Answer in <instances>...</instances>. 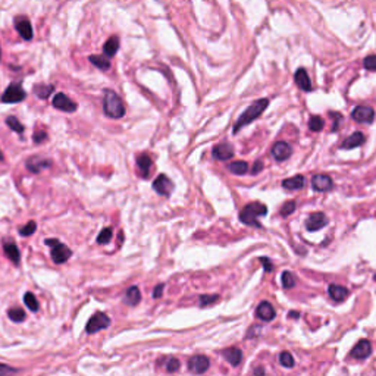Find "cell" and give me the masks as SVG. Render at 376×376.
I'll list each match as a JSON object with an SVG mask.
<instances>
[{
	"instance_id": "obj_1",
	"label": "cell",
	"mask_w": 376,
	"mask_h": 376,
	"mask_svg": "<svg viewBox=\"0 0 376 376\" xmlns=\"http://www.w3.org/2000/svg\"><path fill=\"white\" fill-rule=\"evenodd\" d=\"M268 105H269V100H268V99H259V100L253 102V103L240 115L238 121L235 122V125H234V134H238L243 126H246V125H249V124H251L253 121H256V119L266 110Z\"/></svg>"
},
{
	"instance_id": "obj_2",
	"label": "cell",
	"mask_w": 376,
	"mask_h": 376,
	"mask_svg": "<svg viewBox=\"0 0 376 376\" xmlns=\"http://www.w3.org/2000/svg\"><path fill=\"white\" fill-rule=\"evenodd\" d=\"M268 213V207L263 203L254 201V203H249L247 206L243 207L241 213H240V220L249 227H259L260 228V223L257 222L259 216H265Z\"/></svg>"
},
{
	"instance_id": "obj_3",
	"label": "cell",
	"mask_w": 376,
	"mask_h": 376,
	"mask_svg": "<svg viewBox=\"0 0 376 376\" xmlns=\"http://www.w3.org/2000/svg\"><path fill=\"white\" fill-rule=\"evenodd\" d=\"M103 109H105V113L112 119H121L125 115V107L121 97L112 90H105Z\"/></svg>"
},
{
	"instance_id": "obj_4",
	"label": "cell",
	"mask_w": 376,
	"mask_h": 376,
	"mask_svg": "<svg viewBox=\"0 0 376 376\" xmlns=\"http://www.w3.org/2000/svg\"><path fill=\"white\" fill-rule=\"evenodd\" d=\"M25 97H27V93L22 89V86L19 83H12L2 94V102L3 103H19V102L25 100Z\"/></svg>"
},
{
	"instance_id": "obj_5",
	"label": "cell",
	"mask_w": 376,
	"mask_h": 376,
	"mask_svg": "<svg viewBox=\"0 0 376 376\" xmlns=\"http://www.w3.org/2000/svg\"><path fill=\"white\" fill-rule=\"evenodd\" d=\"M109 325H110L109 316L103 312H97L90 318V321L86 326V331H87V334H96L102 329H106Z\"/></svg>"
},
{
	"instance_id": "obj_6",
	"label": "cell",
	"mask_w": 376,
	"mask_h": 376,
	"mask_svg": "<svg viewBox=\"0 0 376 376\" xmlns=\"http://www.w3.org/2000/svg\"><path fill=\"white\" fill-rule=\"evenodd\" d=\"M328 223H329L328 216L322 212H316V213H312L306 219V228H307V231H318V230L325 228Z\"/></svg>"
},
{
	"instance_id": "obj_7",
	"label": "cell",
	"mask_w": 376,
	"mask_h": 376,
	"mask_svg": "<svg viewBox=\"0 0 376 376\" xmlns=\"http://www.w3.org/2000/svg\"><path fill=\"white\" fill-rule=\"evenodd\" d=\"M53 106L62 112H68V113H72L77 110L78 105L75 103L73 100H71L65 93H57L54 97H53Z\"/></svg>"
},
{
	"instance_id": "obj_8",
	"label": "cell",
	"mask_w": 376,
	"mask_h": 376,
	"mask_svg": "<svg viewBox=\"0 0 376 376\" xmlns=\"http://www.w3.org/2000/svg\"><path fill=\"white\" fill-rule=\"evenodd\" d=\"M351 118L360 124H370L375 119V110L369 106H357L351 112Z\"/></svg>"
},
{
	"instance_id": "obj_9",
	"label": "cell",
	"mask_w": 376,
	"mask_h": 376,
	"mask_svg": "<svg viewBox=\"0 0 376 376\" xmlns=\"http://www.w3.org/2000/svg\"><path fill=\"white\" fill-rule=\"evenodd\" d=\"M210 366V361L206 356L203 354H197V356H193L190 360H188V369L190 372L196 373V375H201L204 373Z\"/></svg>"
},
{
	"instance_id": "obj_10",
	"label": "cell",
	"mask_w": 376,
	"mask_h": 376,
	"mask_svg": "<svg viewBox=\"0 0 376 376\" xmlns=\"http://www.w3.org/2000/svg\"><path fill=\"white\" fill-rule=\"evenodd\" d=\"M212 155L217 161H228L234 156V147L230 143H220L213 147Z\"/></svg>"
},
{
	"instance_id": "obj_11",
	"label": "cell",
	"mask_w": 376,
	"mask_h": 376,
	"mask_svg": "<svg viewBox=\"0 0 376 376\" xmlns=\"http://www.w3.org/2000/svg\"><path fill=\"white\" fill-rule=\"evenodd\" d=\"M172 188H174V182L166 177V175H159L156 179H155V182H153V190L158 193V194H161V196H165V197H168L171 193H172Z\"/></svg>"
},
{
	"instance_id": "obj_12",
	"label": "cell",
	"mask_w": 376,
	"mask_h": 376,
	"mask_svg": "<svg viewBox=\"0 0 376 376\" xmlns=\"http://www.w3.org/2000/svg\"><path fill=\"white\" fill-rule=\"evenodd\" d=\"M50 256H52L53 263L62 265V263H65V262L72 256V251H71L65 244H60V243H59V244H56L54 247H52Z\"/></svg>"
},
{
	"instance_id": "obj_13",
	"label": "cell",
	"mask_w": 376,
	"mask_h": 376,
	"mask_svg": "<svg viewBox=\"0 0 376 376\" xmlns=\"http://www.w3.org/2000/svg\"><path fill=\"white\" fill-rule=\"evenodd\" d=\"M291 153H292V148H291V145H289L288 143H285V141H278V143H275L273 147H272V156H273L276 161H279V162L286 161V159L291 156Z\"/></svg>"
},
{
	"instance_id": "obj_14",
	"label": "cell",
	"mask_w": 376,
	"mask_h": 376,
	"mask_svg": "<svg viewBox=\"0 0 376 376\" xmlns=\"http://www.w3.org/2000/svg\"><path fill=\"white\" fill-rule=\"evenodd\" d=\"M370 354H372V345L367 340H360L351 350V357L357 358V360L367 358Z\"/></svg>"
},
{
	"instance_id": "obj_15",
	"label": "cell",
	"mask_w": 376,
	"mask_h": 376,
	"mask_svg": "<svg viewBox=\"0 0 376 376\" xmlns=\"http://www.w3.org/2000/svg\"><path fill=\"white\" fill-rule=\"evenodd\" d=\"M256 316H257L260 321H263V322H270V321L275 319L276 312H275L273 306H272L269 302H262V303L257 306V309H256Z\"/></svg>"
},
{
	"instance_id": "obj_16",
	"label": "cell",
	"mask_w": 376,
	"mask_h": 376,
	"mask_svg": "<svg viewBox=\"0 0 376 376\" xmlns=\"http://www.w3.org/2000/svg\"><path fill=\"white\" fill-rule=\"evenodd\" d=\"M334 182H332V178L329 175H325V174H319V175H315L312 178V187L313 190L316 191H329L332 188Z\"/></svg>"
},
{
	"instance_id": "obj_17",
	"label": "cell",
	"mask_w": 376,
	"mask_h": 376,
	"mask_svg": "<svg viewBox=\"0 0 376 376\" xmlns=\"http://www.w3.org/2000/svg\"><path fill=\"white\" fill-rule=\"evenodd\" d=\"M15 28L24 40H31L33 38V25L27 18H24V17L17 18L15 19Z\"/></svg>"
},
{
	"instance_id": "obj_18",
	"label": "cell",
	"mask_w": 376,
	"mask_h": 376,
	"mask_svg": "<svg viewBox=\"0 0 376 376\" xmlns=\"http://www.w3.org/2000/svg\"><path fill=\"white\" fill-rule=\"evenodd\" d=\"M294 80L297 83V86L304 90V91H310L312 90V83H310V78H309V73L304 68H298L294 73Z\"/></svg>"
},
{
	"instance_id": "obj_19",
	"label": "cell",
	"mask_w": 376,
	"mask_h": 376,
	"mask_svg": "<svg viewBox=\"0 0 376 376\" xmlns=\"http://www.w3.org/2000/svg\"><path fill=\"white\" fill-rule=\"evenodd\" d=\"M328 294H329V297L334 300V302L340 303V302H344V300L348 297L350 291H348L345 286H342V285L331 284V285L328 286Z\"/></svg>"
},
{
	"instance_id": "obj_20",
	"label": "cell",
	"mask_w": 376,
	"mask_h": 376,
	"mask_svg": "<svg viewBox=\"0 0 376 376\" xmlns=\"http://www.w3.org/2000/svg\"><path fill=\"white\" fill-rule=\"evenodd\" d=\"M152 165H153V161H152V158H150V156H147V155L137 156V166H138L143 178H148L150 171H152Z\"/></svg>"
},
{
	"instance_id": "obj_21",
	"label": "cell",
	"mask_w": 376,
	"mask_h": 376,
	"mask_svg": "<svg viewBox=\"0 0 376 376\" xmlns=\"http://www.w3.org/2000/svg\"><path fill=\"white\" fill-rule=\"evenodd\" d=\"M223 357L227 358V361L233 366H238L243 360V351L237 347H231V348H227L223 350Z\"/></svg>"
},
{
	"instance_id": "obj_22",
	"label": "cell",
	"mask_w": 376,
	"mask_h": 376,
	"mask_svg": "<svg viewBox=\"0 0 376 376\" xmlns=\"http://www.w3.org/2000/svg\"><path fill=\"white\" fill-rule=\"evenodd\" d=\"M49 166H52V162L47 159H43V158H31L27 161V168L34 174H38L41 169L49 168Z\"/></svg>"
},
{
	"instance_id": "obj_23",
	"label": "cell",
	"mask_w": 376,
	"mask_h": 376,
	"mask_svg": "<svg viewBox=\"0 0 376 376\" xmlns=\"http://www.w3.org/2000/svg\"><path fill=\"white\" fill-rule=\"evenodd\" d=\"M364 143V135L361 134V132H353L351 135H348L345 140H344V143L341 144V148H354V147H358V145H361Z\"/></svg>"
},
{
	"instance_id": "obj_24",
	"label": "cell",
	"mask_w": 376,
	"mask_h": 376,
	"mask_svg": "<svg viewBox=\"0 0 376 376\" xmlns=\"http://www.w3.org/2000/svg\"><path fill=\"white\" fill-rule=\"evenodd\" d=\"M124 302L128 306H137L141 302V292H140L138 286H129L126 289L125 297H124Z\"/></svg>"
},
{
	"instance_id": "obj_25",
	"label": "cell",
	"mask_w": 376,
	"mask_h": 376,
	"mask_svg": "<svg viewBox=\"0 0 376 376\" xmlns=\"http://www.w3.org/2000/svg\"><path fill=\"white\" fill-rule=\"evenodd\" d=\"M3 250H5V254L11 259V262L14 265H18L19 263V250L17 247V244L14 241H5L3 243Z\"/></svg>"
},
{
	"instance_id": "obj_26",
	"label": "cell",
	"mask_w": 376,
	"mask_h": 376,
	"mask_svg": "<svg viewBox=\"0 0 376 376\" xmlns=\"http://www.w3.org/2000/svg\"><path fill=\"white\" fill-rule=\"evenodd\" d=\"M282 187L286 190H302L304 187V177L295 175L292 178H286L282 181Z\"/></svg>"
},
{
	"instance_id": "obj_27",
	"label": "cell",
	"mask_w": 376,
	"mask_h": 376,
	"mask_svg": "<svg viewBox=\"0 0 376 376\" xmlns=\"http://www.w3.org/2000/svg\"><path fill=\"white\" fill-rule=\"evenodd\" d=\"M118 49H119V37L116 36H112L103 46V52L106 56H115Z\"/></svg>"
},
{
	"instance_id": "obj_28",
	"label": "cell",
	"mask_w": 376,
	"mask_h": 376,
	"mask_svg": "<svg viewBox=\"0 0 376 376\" xmlns=\"http://www.w3.org/2000/svg\"><path fill=\"white\" fill-rule=\"evenodd\" d=\"M228 169H230V172H233L235 175H244V174L249 172V163L244 162V161H237V162L230 163Z\"/></svg>"
},
{
	"instance_id": "obj_29",
	"label": "cell",
	"mask_w": 376,
	"mask_h": 376,
	"mask_svg": "<svg viewBox=\"0 0 376 376\" xmlns=\"http://www.w3.org/2000/svg\"><path fill=\"white\" fill-rule=\"evenodd\" d=\"M89 60H90L94 66H97L99 69H102V71H107V69L110 68V60L106 59L105 56L91 54V56H89Z\"/></svg>"
},
{
	"instance_id": "obj_30",
	"label": "cell",
	"mask_w": 376,
	"mask_h": 376,
	"mask_svg": "<svg viewBox=\"0 0 376 376\" xmlns=\"http://www.w3.org/2000/svg\"><path fill=\"white\" fill-rule=\"evenodd\" d=\"M6 125H8L12 131L18 132V134H22V132H24V129H25L24 124H22V122H19V121H18V118H15V116H8V118H6Z\"/></svg>"
},
{
	"instance_id": "obj_31",
	"label": "cell",
	"mask_w": 376,
	"mask_h": 376,
	"mask_svg": "<svg viewBox=\"0 0 376 376\" xmlns=\"http://www.w3.org/2000/svg\"><path fill=\"white\" fill-rule=\"evenodd\" d=\"M54 91V87L53 86H36L34 89V93L37 94L38 99H47L52 93Z\"/></svg>"
},
{
	"instance_id": "obj_32",
	"label": "cell",
	"mask_w": 376,
	"mask_h": 376,
	"mask_svg": "<svg viewBox=\"0 0 376 376\" xmlns=\"http://www.w3.org/2000/svg\"><path fill=\"white\" fill-rule=\"evenodd\" d=\"M24 303H25V306L31 312H37L38 310V302H37V298H36V295L33 292H27L24 295Z\"/></svg>"
},
{
	"instance_id": "obj_33",
	"label": "cell",
	"mask_w": 376,
	"mask_h": 376,
	"mask_svg": "<svg viewBox=\"0 0 376 376\" xmlns=\"http://www.w3.org/2000/svg\"><path fill=\"white\" fill-rule=\"evenodd\" d=\"M323 126H325V121L321 118V116H312L310 118V121H309V128H310V131H313V132H319V131H322L323 129Z\"/></svg>"
},
{
	"instance_id": "obj_34",
	"label": "cell",
	"mask_w": 376,
	"mask_h": 376,
	"mask_svg": "<svg viewBox=\"0 0 376 376\" xmlns=\"http://www.w3.org/2000/svg\"><path fill=\"white\" fill-rule=\"evenodd\" d=\"M281 282H282V286H284L285 289L292 288V286L295 285V276H294V273H291L289 270H285V272L282 273V276H281Z\"/></svg>"
},
{
	"instance_id": "obj_35",
	"label": "cell",
	"mask_w": 376,
	"mask_h": 376,
	"mask_svg": "<svg viewBox=\"0 0 376 376\" xmlns=\"http://www.w3.org/2000/svg\"><path fill=\"white\" fill-rule=\"evenodd\" d=\"M279 363H281L282 367H286V369H291V367H294V364H295L294 357H292L291 353H288V351H282V353L279 354Z\"/></svg>"
},
{
	"instance_id": "obj_36",
	"label": "cell",
	"mask_w": 376,
	"mask_h": 376,
	"mask_svg": "<svg viewBox=\"0 0 376 376\" xmlns=\"http://www.w3.org/2000/svg\"><path fill=\"white\" fill-rule=\"evenodd\" d=\"M8 316H9V319L14 321V322H22V321H25V312H24L22 309H19V307H12V309H9Z\"/></svg>"
},
{
	"instance_id": "obj_37",
	"label": "cell",
	"mask_w": 376,
	"mask_h": 376,
	"mask_svg": "<svg viewBox=\"0 0 376 376\" xmlns=\"http://www.w3.org/2000/svg\"><path fill=\"white\" fill-rule=\"evenodd\" d=\"M112 237H113V230L112 228H105V230L100 231V234L97 237V243L105 246V244H107L112 240Z\"/></svg>"
},
{
	"instance_id": "obj_38",
	"label": "cell",
	"mask_w": 376,
	"mask_h": 376,
	"mask_svg": "<svg viewBox=\"0 0 376 376\" xmlns=\"http://www.w3.org/2000/svg\"><path fill=\"white\" fill-rule=\"evenodd\" d=\"M37 231V223L34 222V220H30L25 227H21L19 228V234L22 235V237H30V235H33L34 233Z\"/></svg>"
},
{
	"instance_id": "obj_39",
	"label": "cell",
	"mask_w": 376,
	"mask_h": 376,
	"mask_svg": "<svg viewBox=\"0 0 376 376\" xmlns=\"http://www.w3.org/2000/svg\"><path fill=\"white\" fill-rule=\"evenodd\" d=\"M295 207H297L295 201H294V200H289V201H286V203L282 204V207H281V215L286 217V216H289V215L294 213Z\"/></svg>"
},
{
	"instance_id": "obj_40",
	"label": "cell",
	"mask_w": 376,
	"mask_h": 376,
	"mask_svg": "<svg viewBox=\"0 0 376 376\" xmlns=\"http://www.w3.org/2000/svg\"><path fill=\"white\" fill-rule=\"evenodd\" d=\"M219 300V295L213 294V295H201L200 297V306L204 307V306H210L213 303H216Z\"/></svg>"
},
{
	"instance_id": "obj_41",
	"label": "cell",
	"mask_w": 376,
	"mask_h": 376,
	"mask_svg": "<svg viewBox=\"0 0 376 376\" xmlns=\"http://www.w3.org/2000/svg\"><path fill=\"white\" fill-rule=\"evenodd\" d=\"M363 65L367 71H376V54H369L364 57Z\"/></svg>"
},
{
	"instance_id": "obj_42",
	"label": "cell",
	"mask_w": 376,
	"mask_h": 376,
	"mask_svg": "<svg viewBox=\"0 0 376 376\" xmlns=\"http://www.w3.org/2000/svg\"><path fill=\"white\" fill-rule=\"evenodd\" d=\"M17 372H18V369L0 363V376H14Z\"/></svg>"
},
{
	"instance_id": "obj_43",
	"label": "cell",
	"mask_w": 376,
	"mask_h": 376,
	"mask_svg": "<svg viewBox=\"0 0 376 376\" xmlns=\"http://www.w3.org/2000/svg\"><path fill=\"white\" fill-rule=\"evenodd\" d=\"M34 143H43V141H46L47 140V132L46 131H43V129H37L36 132H34Z\"/></svg>"
},
{
	"instance_id": "obj_44",
	"label": "cell",
	"mask_w": 376,
	"mask_h": 376,
	"mask_svg": "<svg viewBox=\"0 0 376 376\" xmlns=\"http://www.w3.org/2000/svg\"><path fill=\"white\" fill-rule=\"evenodd\" d=\"M259 262L263 265V268H265V272H272L273 269H275V265L270 262V259H268V257H260L259 259Z\"/></svg>"
},
{
	"instance_id": "obj_45",
	"label": "cell",
	"mask_w": 376,
	"mask_h": 376,
	"mask_svg": "<svg viewBox=\"0 0 376 376\" xmlns=\"http://www.w3.org/2000/svg\"><path fill=\"white\" fill-rule=\"evenodd\" d=\"M329 115H331V116H332V119H334L332 131L335 132V131L338 129V125H340V124H341V121H342V115H341V113H337V112H331Z\"/></svg>"
},
{
	"instance_id": "obj_46",
	"label": "cell",
	"mask_w": 376,
	"mask_h": 376,
	"mask_svg": "<svg viewBox=\"0 0 376 376\" xmlns=\"http://www.w3.org/2000/svg\"><path fill=\"white\" fill-rule=\"evenodd\" d=\"M168 372H171V373H174V372H177L178 369H179V361L177 360V358H169V361H168Z\"/></svg>"
},
{
	"instance_id": "obj_47",
	"label": "cell",
	"mask_w": 376,
	"mask_h": 376,
	"mask_svg": "<svg viewBox=\"0 0 376 376\" xmlns=\"http://www.w3.org/2000/svg\"><path fill=\"white\" fill-rule=\"evenodd\" d=\"M262 169H263V162H262V161H256L254 166L251 168V174H253V175H257Z\"/></svg>"
},
{
	"instance_id": "obj_48",
	"label": "cell",
	"mask_w": 376,
	"mask_h": 376,
	"mask_svg": "<svg viewBox=\"0 0 376 376\" xmlns=\"http://www.w3.org/2000/svg\"><path fill=\"white\" fill-rule=\"evenodd\" d=\"M163 288H165V284L158 285V286L155 288V291H153V298H159V297L162 295V292H163Z\"/></svg>"
},
{
	"instance_id": "obj_49",
	"label": "cell",
	"mask_w": 376,
	"mask_h": 376,
	"mask_svg": "<svg viewBox=\"0 0 376 376\" xmlns=\"http://www.w3.org/2000/svg\"><path fill=\"white\" fill-rule=\"evenodd\" d=\"M46 244H49V246L54 247L56 244H59V241H57V240H54V238H53V240H46Z\"/></svg>"
},
{
	"instance_id": "obj_50",
	"label": "cell",
	"mask_w": 376,
	"mask_h": 376,
	"mask_svg": "<svg viewBox=\"0 0 376 376\" xmlns=\"http://www.w3.org/2000/svg\"><path fill=\"white\" fill-rule=\"evenodd\" d=\"M254 375H256V376H263V369H262V367H257L256 372H254Z\"/></svg>"
},
{
	"instance_id": "obj_51",
	"label": "cell",
	"mask_w": 376,
	"mask_h": 376,
	"mask_svg": "<svg viewBox=\"0 0 376 376\" xmlns=\"http://www.w3.org/2000/svg\"><path fill=\"white\" fill-rule=\"evenodd\" d=\"M298 315H300L298 312H289V313H288V316H289V318H295V319L298 318Z\"/></svg>"
},
{
	"instance_id": "obj_52",
	"label": "cell",
	"mask_w": 376,
	"mask_h": 376,
	"mask_svg": "<svg viewBox=\"0 0 376 376\" xmlns=\"http://www.w3.org/2000/svg\"><path fill=\"white\" fill-rule=\"evenodd\" d=\"M3 161V155H2V152H0V162Z\"/></svg>"
},
{
	"instance_id": "obj_53",
	"label": "cell",
	"mask_w": 376,
	"mask_h": 376,
	"mask_svg": "<svg viewBox=\"0 0 376 376\" xmlns=\"http://www.w3.org/2000/svg\"><path fill=\"white\" fill-rule=\"evenodd\" d=\"M373 279H375V281H376V273H375V275H373Z\"/></svg>"
},
{
	"instance_id": "obj_54",
	"label": "cell",
	"mask_w": 376,
	"mask_h": 376,
	"mask_svg": "<svg viewBox=\"0 0 376 376\" xmlns=\"http://www.w3.org/2000/svg\"><path fill=\"white\" fill-rule=\"evenodd\" d=\"M0 54H2V52H0Z\"/></svg>"
}]
</instances>
